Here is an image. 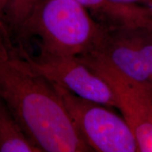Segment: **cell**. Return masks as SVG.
Instances as JSON below:
<instances>
[{
	"label": "cell",
	"mask_w": 152,
	"mask_h": 152,
	"mask_svg": "<svg viewBox=\"0 0 152 152\" xmlns=\"http://www.w3.org/2000/svg\"><path fill=\"white\" fill-rule=\"evenodd\" d=\"M0 96L42 151H92L54 83L23 56L7 30H0Z\"/></svg>",
	"instance_id": "cell-1"
},
{
	"label": "cell",
	"mask_w": 152,
	"mask_h": 152,
	"mask_svg": "<svg viewBox=\"0 0 152 152\" xmlns=\"http://www.w3.org/2000/svg\"><path fill=\"white\" fill-rule=\"evenodd\" d=\"M105 28L74 0H38L17 38H39V52L78 56L97 46Z\"/></svg>",
	"instance_id": "cell-2"
},
{
	"label": "cell",
	"mask_w": 152,
	"mask_h": 152,
	"mask_svg": "<svg viewBox=\"0 0 152 152\" xmlns=\"http://www.w3.org/2000/svg\"><path fill=\"white\" fill-rule=\"evenodd\" d=\"M54 84L80 136L92 151L138 152L135 137L123 117Z\"/></svg>",
	"instance_id": "cell-3"
},
{
	"label": "cell",
	"mask_w": 152,
	"mask_h": 152,
	"mask_svg": "<svg viewBox=\"0 0 152 152\" xmlns=\"http://www.w3.org/2000/svg\"><path fill=\"white\" fill-rule=\"evenodd\" d=\"M92 53L152 94V27L106 28Z\"/></svg>",
	"instance_id": "cell-4"
},
{
	"label": "cell",
	"mask_w": 152,
	"mask_h": 152,
	"mask_svg": "<svg viewBox=\"0 0 152 152\" xmlns=\"http://www.w3.org/2000/svg\"><path fill=\"white\" fill-rule=\"evenodd\" d=\"M102 77L113 91L122 113L138 144V152H152V94L115 71L92 53L75 56Z\"/></svg>",
	"instance_id": "cell-5"
},
{
	"label": "cell",
	"mask_w": 152,
	"mask_h": 152,
	"mask_svg": "<svg viewBox=\"0 0 152 152\" xmlns=\"http://www.w3.org/2000/svg\"><path fill=\"white\" fill-rule=\"evenodd\" d=\"M18 47L23 56L53 83L81 98L107 107L117 108L116 100L109 84L77 57L42 52L33 56L22 45L18 44Z\"/></svg>",
	"instance_id": "cell-6"
},
{
	"label": "cell",
	"mask_w": 152,
	"mask_h": 152,
	"mask_svg": "<svg viewBox=\"0 0 152 152\" xmlns=\"http://www.w3.org/2000/svg\"><path fill=\"white\" fill-rule=\"evenodd\" d=\"M104 28L143 26L152 27V9L126 5L112 0H74Z\"/></svg>",
	"instance_id": "cell-7"
},
{
	"label": "cell",
	"mask_w": 152,
	"mask_h": 152,
	"mask_svg": "<svg viewBox=\"0 0 152 152\" xmlns=\"http://www.w3.org/2000/svg\"><path fill=\"white\" fill-rule=\"evenodd\" d=\"M0 152H42L0 96Z\"/></svg>",
	"instance_id": "cell-8"
},
{
	"label": "cell",
	"mask_w": 152,
	"mask_h": 152,
	"mask_svg": "<svg viewBox=\"0 0 152 152\" xmlns=\"http://www.w3.org/2000/svg\"><path fill=\"white\" fill-rule=\"evenodd\" d=\"M38 0H2L4 22L16 39L33 12Z\"/></svg>",
	"instance_id": "cell-9"
},
{
	"label": "cell",
	"mask_w": 152,
	"mask_h": 152,
	"mask_svg": "<svg viewBox=\"0 0 152 152\" xmlns=\"http://www.w3.org/2000/svg\"><path fill=\"white\" fill-rule=\"evenodd\" d=\"M116 3L126 5L141 6L152 9V0H112Z\"/></svg>",
	"instance_id": "cell-10"
},
{
	"label": "cell",
	"mask_w": 152,
	"mask_h": 152,
	"mask_svg": "<svg viewBox=\"0 0 152 152\" xmlns=\"http://www.w3.org/2000/svg\"><path fill=\"white\" fill-rule=\"evenodd\" d=\"M0 29H7L8 30V28H7V26H6L5 22H4V18L2 0H0Z\"/></svg>",
	"instance_id": "cell-11"
}]
</instances>
